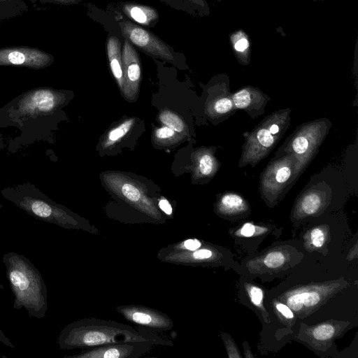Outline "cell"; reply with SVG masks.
<instances>
[{"mask_svg":"<svg viewBox=\"0 0 358 358\" xmlns=\"http://www.w3.org/2000/svg\"><path fill=\"white\" fill-rule=\"evenodd\" d=\"M231 98L236 110L245 111L252 119L264 114L271 99L258 87L250 85L233 92Z\"/></svg>","mask_w":358,"mask_h":358,"instance_id":"2e32d148","label":"cell"},{"mask_svg":"<svg viewBox=\"0 0 358 358\" xmlns=\"http://www.w3.org/2000/svg\"><path fill=\"white\" fill-rule=\"evenodd\" d=\"M1 196L34 218L66 229L98 234V229L66 207L57 203L34 184L24 182L4 187Z\"/></svg>","mask_w":358,"mask_h":358,"instance_id":"3957f363","label":"cell"},{"mask_svg":"<svg viewBox=\"0 0 358 358\" xmlns=\"http://www.w3.org/2000/svg\"><path fill=\"white\" fill-rule=\"evenodd\" d=\"M176 131L167 126L160 127L155 131V137L162 141L172 140L176 137Z\"/></svg>","mask_w":358,"mask_h":358,"instance_id":"4dcf8cb0","label":"cell"},{"mask_svg":"<svg viewBox=\"0 0 358 358\" xmlns=\"http://www.w3.org/2000/svg\"><path fill=\"white\" fill-rule=\"evenodd\" d=\"M55 62L54 56L28 45L0 48V66H19L34 70L45 69Z\"/></svg>","mask_w":358,"mask_h":358,"instance_id":"8fae6325","label":"cell"},{"mask_svg":"<svg viewBox=\"0 0 358 358\" xmlns=\"http://www.w3.org/2000/svg\"><path fill=\"white\" fill-rule=\"evenodd\" d=\"M133 123L134 120L132 119L127 120L110 130L107 136L105 145L110 146L117 142L129 131Z\"/></svg>","mask_w":358,"mask_h":358,"instance_id":"4316f807","label":"cell"},{"mask_svg":"<svg viewBox=\"0 0 358 358\" xmlns=\"http://www.w3.org/2000/svg\"><path fill=\"white\" fill-rule=\"evenodd\" d=\"M115 310L127 321L148 330L166 331L173 327L172 320L166 314L144 306H119Z\"/></svg>","mask_w":358,"mask_h":358,"instance_id":"4fadbf2b","label":"cell"},{"mask_svg":"<svg viewBox=\"0 0 358 358\" xmlns=\"http://www.w3.org/2000/svg\"><path fill=\"white\" fill-rule=\"evenodd\" d=\"M289 108L279 109L266 116L250 131L245 132L238 167H255L267 157L291 124Z\"/></svg>","mask_w":358,"mask_h":358,"instance_id":"8992f818","label":"cell"},{"mask_svg":"<svg viewBox=\"0 0 358 358\" xmlns=\"http://www.w3.org/2000/svg\"><path fill=\"white\" fill-rule=\"evenodd\" d=\"M176 250H194L202 246V243L196 238H188L169 245Z\"/></svg>","mask_w":358,"mask_h":358,"instance_id":"f1b7e54d","label":"cell"},{"mask_svg":"<svg viewBox=\"0 0 358 358\" xmlns=\"http://www.w3.org/2000/svg\"><path fill=\"white\" fill-rule=\"evenodd\" d=\"M331 126V120L327 117L300 124L277 150L274 157L294 155L298 160L299 173L301 176L315 158Z\"/></svg>","mask_w":358,"mask_h":358,"instance_id":"52a82bcc","label":"cell"},{"mask_svg":"<svg viewBox=\"0 0 358 358\" xmlns=\"http://www.w3.org/2000/svg\"><path fill=\"white\" fill-rule=\"evenodd\" d=\"M301 176L298 160L292 154L273 157L259 175V192L266 206L274 207Z\"/></svg>","mask_w":358,"mask_h":358,"instance_id":"ba28073f","label":"cell"},{"mask_svg":"<svg viewBox=\"0 0 358 358\" xmlns=\"http://www.w3.org/2000/svg\"><path fill=\"white\" fill-rule=\"evenodd\" d=\"M347 325L346 322L328 320L308 327L301 331L300 337L314 348H324L342 334Z\"/></svg>","mask_w":358,"mask_h":358,"instance_id":"e0dca14e","label":"cell"},{"mask_svg":"<svg viewBox=\"0 0 358 358\" xmlns=\"http://www.w3.org/2000/svg\"><path fill=\"white\" fill-rule=\"evenodd\" d=\"M249 45V43L246 38H241L234 44L235 50L238 52H244Z\"/></svg>","mask_w":358,"mask_h":358,"instance_id":"8d00e7d4","label":"cell"},{"mask_svg":"<svg viewBox=\"0 0 358 358\" xmlns=\"http://www.w3.org/2000/svg\"><path fill=\"white\" fill-rule=\"evenodd\" d=\"M245 287L252 304L258 308L259 310L264 317L265 321L269 323L270 321L268 320L267 313L263 305V290L258 286L250 283H245Z\"/></svg>","mask_w":358,"mask_h":358,"instance_id":"484cf974","label":"cell"},{"mask_svg":"<svg viewBox=\"0 0 358 358\" xmlns=\"http://www.w3.org/2000/svg\"><path fill=\"white\" fill-rule=\"evenodd\" d=\"M30 2L36 3H54V4H59L64 6H70L73 4H77L83 0H29Z\"/></svg>","mask_w":358,"mask_h":358,"instance_id":"1f68e13d","label":"cell"},{"mask_svg":"<svg viewBox=\"0 0 358 358\" xmlns=\"http://www.w3.org/2000/svg\"><path fill=\"white\" fill-rule=\"evenodd\" d=\"M0 342L3 345L9 347V348H15V345L11 342V341L4 334V333L0 329Z\"/></svg>","mask_w":358,"mask_h":358,"instance_id":"74e56055","label":"cell"},{"mask_svg":"<svg viewBox=\"0 0 358 358\" xmlns=\"http://www.w3.org/2000/svg\"><path fill=\"white\" fill-rule=\"evenodd\" d=\"M6 275L14 295L13 307L24 308L30 317L43 319L48 310V290L38 268L24 255L15 252L2 258Z\"/></svg>","mask_w":358,"mask_h":358,"instance_id":"277c9868","label":"cell"},{"mask_svg":"<svg viewBox=\"0 0 358 358\" xmlns=\"http://www.w3.org/2000/svg\"><path fill=\"white\" fill-rule=\"evenodd\" d=\"M124 38L146 55L171 63L177 62L173 48L151 31L127 20L119 22Z\"/></svg>","mask_w":358,"mask_h":358,"instance_id":"30bf717a","label":"cell"},{"mask_svg":"<svg viewBox=\"0 0 358 358\" xmlns=\"http://www.w3.org/2000/svg\"><path fill=\"white\" fill-rule=\"evenodd\" d=\"M215 211L224 218H238L248 215L250 208L247 199L241 194L233 191H226L217 195Z\"/></svg>","mask_w":358,"mask_h":358,"instance_id":"d6986e66","label":"cell"},{"mask_svg":"<svg viewBox=\"0 0 358 358\" xmlns=\"http://www.w3.org/2000/svg\"><path fill=\"white\" fill-rule=\"evenodd\" d=\"M191 3L192 4L200 8H205L206 6V3L205 0H186Z\"/></svg>","mask_w":358,"mask_h":358,"instance_id":"f35d334b","label":"cell"},{"mask_svg":"<svg viewBox=\"0 0 358 358\" xmlns=\"http://www.w3.org/2000/svg\"><path fill=\"white\" fill-rule=\"evenodd\" d=\"M357 143L350 145L344 159V167L341 171L345 178L348 189L351 190L352 187L356 189L357 187V173L353 171L354 167L357 168Z\"/></svg>","mask_w":358,"mask_h":358,"instance_id":"cb8c5ba5","label":"cell"},{"mask_svg":"<svg viewBox=\"0 0 358 358\" xmlns=\"http://www.w3.org/2000/svg\"><path fill=\"white\" fill-rule=\"evenodd\" d=\"M326 233L321 226H318L313 229L309 234L310 241L311 243L316 248L323 246L326 241Z\"/></svg>","mask_w":358,"mask_h":358,"instance_id":"f546056e","label":"cell"},{"mask_svg":"<svg viewBox=\"0 0 358 358\" xmlns=\"http://www.w3.org/2000/svg\"><path fill=\"white\" fill-rule=\"evenodd\" d=\"M224 342L228 352V356L229 357H241V355L238 354L236 345L232 342V341L230 338H229L227 341V339H224Z\"/></svg>","mask_w":358,"mask_h":358,"instance_id":"836d02e7","label":"cell"},{"mask_svg":"<svg viewBox=\"0 0 358 358\" xmlns=\"http://www.w3.org/2000/svg\"><path fill=\"white\" fill-rule=\"evenodd\" d=\"M348 186L341 171L327 166L313 175L294 201L291 218L301 221L324 213L337 199H344Z\"/></svg>","mask_w":358,"mask_h":358,"instance_id":"5b68a950","label":"cell"},{"mask_svg":"<svg viewBox=\"0 0 358 358\" xmlns=\"http://www.w3.org/2000/svg\"><path fill=\"white\" fill-rule=\"evenodd\" d=\"M5 147V144L3 142V137L0 136V150L3 149Z\"/></svg>","mask_w":358,"mask_h":358,"instance_id":"60d3db41","label":"cell"},{"mask_svg":"<svg viewBox=\"0 0 358 358\" xmlns=\"http://www.w3.org/2000/svg\"><path fill=\"white\" fill-rule=\"evenodd\" d=\"M345 286L341 280L312 283L292 287L283 292L280 299L298 317L303 318L319 309Z\"/></svg>","mask_w":358,"mask_h":358,"instance_id":"9c48e42d","label":"cell"},{"mask_svg":"<svg viewBox=\"0 0 358 358\" xmlns=\"http://www.w3.org/2000/svg\"><path fill=\"white\" fill-rule=\"evenodd\" d=\"M122 67L124 80V92L127 97L138 90L141 78V61L134 46L124 39L122 49Z\"/></svg>","mask_w":358,"mask_h":358,"instance_id":"ac0fdd59","label":"cell"},{"mask_svg":"<svg viewBox=\"0 0 358 358\" xmlns=\"http://www.w3.org/2000/svg\"><path fill=\"white\" fill-rule=\"evenodd\" d=\"M66 101V91L48 87L29 90L0 108V127L19 129L22 132L19 137L22 138L20 145L47 139L52 118Z\"/></svg>","mask_w":358,"mask_h":358,"instance_id":"6da1fadb","label":"cell"},{"mask_svg":"<svg viewBox=\"0 0 358 358\" xmlns=\"http://www.w3.org/2000/svg\"><path fill=\"white\" fill-rule=\"evenodd\" d=\"M3 207V206L1 204H0V209Z\"/></svg>","mask_w":358,"mask_h":358,"instance_id":"b9f144b4","label":"cell"},{"mask_svg":"<svg viewBox=\"0 0 358 358\" xmlns=\"http://www.w3.org/2000/svg\"><path fill=\"white\" fill-rule=\"evenodd\" d=\"M121 9L129 18L143 26H154L159 20L157 10L150 6L124 3L122 5Z\"/></svg>","mask_w":358,"mask_h":358,"instance_id":"44dd1931","label":"cell"},{"mask_svg":"<svg viewBox=\"0 0 358 358\" xmlns=\"http://www.w3.org/2000/svg\"><path fill=\"white\" fill-rule=\"evenodd\" d=\"M159 120L165 126L171 128L176 132L180 133L185 129V124L182 119L171 111H163L159 115Z\"/></svg>","mask_w":358,"mask_h":358,"instance_id":"83f0119b","label":"cell"},{"mask_svg":"<svg viewBox=\"0 0 358 358\" xmlns=\"http://www.w3.org/2000/svg\"><path fill=\"white\" fill-rule=\"evenodd\" d=\"M354 254H355L356 256H357V248H356L355 249V251L350 252V254H349V255H348V259H353V258H354V257H353V255H354Z\"/></svg>","mask_w":358,"mask_h":358,"instance_id":"ab89813d","label":"cell"},{"mask_svg":"<svg viewBox=\"0 0 358 358\" xmlns=\"http://www.w3.org/2000/svg\"><path fill=\"white\" fill-rule=\"evenodd\" d=\"M256 231V227L251 223H245L241 229L240 234L243 236L250 237L254 235Z\"/></svg>","mask_w":358,"mask_h":358,"instance_id":"d590c367","label":"cell"},{"mask_svg":"<svg viewBox=\"0 0 358 358\" xmlns=\"http://www.w3.org/2000/svg\"><path fill=\"white\" fill-rule=\"evenodd\" d=\"M129 342H146L162 346L173 345L171 341L150 330L136 329L115 321L95 317H86L68 324L60 331L57 338V344L62 350Z\"/></svg>","mask_w":358,"mask_h":358,"instance_id":"7a4b0ae2","label":"cell"},{"mask_svg":"<svg viewBox=\"0 0 358 358\" xmlns=\"http://www.w3.org/2000/svg\"><path fill=\"white\" fill-rule=\"evenodd\" d=\"M106 48L110 70L120 88L124 92V80L122 67V46L118 38L114 36L108 37Z\"/></svg>","mask_w":358,"mask_h":358,"instance_id":"603a6c76","label":"cell"},{"mask_svg":"<svg viewBox=\"0 0 358 358\" xmlns=\"http://www.w3.org/2000/svg\"><path fill=\"white\" fill-rule=\"evenodd\" d=\"M275 309L281 314L287 320H292L294 318L293 311L286 305L282 303H275Z\"/></svg>","mask_w":358,"mask_h":358,"instance_id":"d6a6232c","label":"cell"},{"mask_svg":"<svg viewBox=\"0 0 358 358\" xmlns=\"http://www.w3.org/2000/svg\"><path fill=\"white\" fill-rule=\"evenodd\" d=\"M28 8L26 0H0V20L18 17Z\"/></svg>","mask_w":358,"mask_h":358,"instance_id":"d4e9b609","label":"cell"},{"mask_svg":"<svg viewBox=\"0 0 358 358\" xmlns=\"http://www.w3.org/2000/svg\"><path fill=\"white\" fill-rule=\"evenodd\" d=\"M291 252L288 249L285 247H277L254 259L250 265H258L257 268L262 267L266 269H278L285 266L289 262Z\"/></svg>","mask_w":358,"mask_h":358,"instance_id":"7402d4cb","label":"cell"},{"mask_svg":"<svg viewBox=\"0 0 358 358\" xmlns=\"http://www.w3.org/2000/svg\"><path fill=\"white\" fill-rule=\"evenodd\" d=\"M153 345L146 342L111 343L85 349L64 358H139L148 353Z\"/></svg>","mask_w":358,"mask_h":358,"instance_id":"5bb4252c","label":"cell"},{"mask_svg":"<svg viewBox=\"0 0 358 358\" xmlns=\"http://www.w3.org/2000/svg\"><path fill=\"white\" fill-rule=\"evenodd\" d=\"M157 257L161 262L169 264L204 266L218 262L220 252L210 245H202L194 250H176L168 245L158 251Z\"/></svg>","mask_w":358,"mask_h":358,"instance_id":"9a60e30c","label":"cell"},{"mask_svg":"<svg viewBox=\"0 0 358 358\" xmlns=\"http://www.w3.org/2000/svg\"><path fill=\"white\" fill-rule=\"evenodd\" d=\"M157 206L166 215L171 216L173 214L172 206L166 199L162 198L159 200Z\"/></svg>","mask_w":358,"mask_h":358,"instance_id":"e575fe53","label":"cell"},{"mask_svg":"<svg viewBox=\"0 0 358 358\" xmlns=\"http://www.w3.org/2000/svg\"><path fill=\"white\" fill-rule=\"evenodd\" d=\"M231 94L227 76H220L209 88L206 111L208 119L214 124L227 120L236 112Z\"/></svg>","mask_w":358,"mask_h":358,"instance_id":"7c38bea8","label":"cell"},{"mask_svg":"<svg viewBox=\"0 0 358 358\" xmlns=\"http://www.w3.org/2000/svg\"><path fill=\"white\" fill-rule=\"evenodd\" d=\"M215 148H204L195 155V173L199 179L211 180L220 168L221 163L215 156Z\"/></svg>","mask_w":358,"mask_h":358,"instance_id":"ffe728a7","label":"cell"}]
</instances>
